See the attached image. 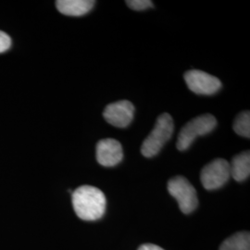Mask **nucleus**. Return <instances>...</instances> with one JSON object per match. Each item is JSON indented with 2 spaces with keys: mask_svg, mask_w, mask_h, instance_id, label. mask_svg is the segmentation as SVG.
<instances>
[{
  "mask_svg": "<svg viewBox=\"0 0 250 250\" xmlns=\"http://www.w3.org/2000/svg\"><path fill=\"white\" fill-rule=\"evenodd\" d=\"M231 177L230 163L224 159H216L201 170L200 180L207 190L223 188Z\"/></svg>",
  "mask_w": 250,
  "mask_h": 250,
  "instance_id": "39448f33",
  "label": "nucleus"
},
{
  "mask_svg": "<svg viewBox=\"0 0 250 250\" xmlns=\"http://www.w3.org/2000/svg\"><path fill=\"white\" fill-rule=\"evenodd\" d=\"M217 125L215 117L211 114H203L189 121L179 133L176 146L180 151H185L190 147L197 136L209 134Z\"/></svg>",
  "mask_w": 250,
  "mask_h": 250,
  "instance_id": "7ed1b4c3",
  "label": "nucleus"
},
{
  "mask_svg": "<svg viewBox=\"0 0 250 250\" xmlns=\"http://www.w3.org/2000/svg\"><path fill=\"white\" fill-rule=\"evenodd\" d=\"M126 4L130 9L137 11L153 8V2L150 0H128L126 1Z\"/></svg>",
  "mask_w": 250,
  "mask_h": 250,
  "instance_id": "ddd939ff",
  "label": "nucleus"
},
{
  "mask_svg": "<svg viewBox=\"0 0 250 250\" xmlns=\"http://www.w3.org/2000/svg\"><path fill=\"white\" fill-rule=\"evenodd\" d=\"M220 250H250L249 232H236L223 242Z\"/></svg>",
  "mask_w": 250,
  "mask_h": 250,
  "instance_id": "9b49d317",
  "label": "nucleus"
},
{
  "mask_svg": "<svg viewBox=\"0 0 250 250\" xmlns=\"http://www.w3.org/2000/svg\"><path fill=\"white\" fill-rule=\"evenodd\" d=\"M95 1L92 0H58V10L67 16H83L93 9Z\"/></svg>",
  "mask_w": 250,
  "mask_h": 250,
  "instance_id": "1a4fd4ad",
  "label": "nucleus"
},
{
  "mask_svg": "<svg viewBox=\"0 0 250 250\" xmlns=\"http://www.w3.org/2000/svg\"><path fill=\"white\" fill-rule=\"evenodd\" d=\"M168 191L170 196L177 200L179 208L183 213L190 214L197 208V191L184 176H175L170 179L168 183Z\"/></svg>",
  "mask_w": 250,
  "mask_h": 250,
  "instance_id": "20e7f679",
  "label": "nucleus"
},
{
  "mask_svg": "<svg viewBox=\"0 0 250 250\" xmlns=\"http://www.w3.org/2000/svg\"><path fill=\"white\" fill-rule=\"evenodd\" d=\"M234 132L241 136L250 138V111H243L239 113L233 122Z\"/></svg>",
  "mask_w": 250,
  "mask_h": 250,
  "instance_id": "f8f14e48",
  "label": "nucleus"
},
{
  "mask_svg": "<svg viewBox=\"0 0 250 250\" xmlns=\"http://www.w3.org/2000/svg\"><path fill=\"white\" fill-rule=\"evenodd\" d=\"M231 176L236 182H243L250 177V153L244 151L234 156L230 163Z\"/></svg>",
  "mask_w": 250,
  "mask_h": 250,
  "instance_id": "9d476101",
  "label": "nucleus"
},
{
  "mask_svg": "<svg viewBox=\"0 0 250 250\" xmlns=\"http://www.w3.org/2000/svg\"><path fill=\"white\" fill-rule=\"evenodd\" d=\"M134 116V105L128 100H120L105 107L103 117L109 125L118 128H125L130 125Z\"/></svg>",
  "mask_w": 250,
  "mask_h": 250,
  "instance_id": "0eeeda50",
  "label": "nucleus"
},
{
  "mask_svg": "<svg viewBox=\"0 0 250 250\" xmlns=\"http://www.w3.org/2000/svg\"><path fill=\"white\" fill-rule=\"evenodd\" d=\"M72 200L73 209L81 220L98 221L106 212L107 199L99 188L80 187L72 192Z\"/></svg>",
  "mask_w": 250,
  "mask_h": 250,
  "instance_id": "f257e3e1",
  "label": "nucleus"
},
{
  "mask_svg": "<svg viewBox=\"0 0 250 250\" xmlns=\"http://www.w3.org/2000/svg\"><path fill=\"white\" fill-rule=\"evenodd\" d=\"M11 45V39L6 33L0 31V53L5 52Z\"/></svg>",
  "mask_w": 250,
  "mask_h": 250,
  "instance_id": "4468645a",
  "label": "nucleus"
},
{
  "mask_svg": "<svg viewBox=\"0 0 250 250\" xmlns=\"http://www.w3.org/2000/svg\"><path fill=\"white\" fill-rule=\"evenodd\" d=\"M173 129V120L170 114L162 113L160 115L151 133L142 144L141 153L144 157L152 158L161 151L164 145L172 136Z\"/></svg>",
  "mask_w": 250,
  "mask_h": 250,
  "instance_id": "f03ea898",
  "label": "nucleus"
},
{
  "mask_svg": "<svg viewBox=\"0 0 250 250\" xmlns=\"http://www.w3.org/2000/svg\"><path fill=\"white\" fill-rule=\"evenodd\" d=\"M185 80L188 88L197 95H213L222 88V83L217 77L199 70L186 72Z\"/></svg>",
  "mask_w": 250,
  "mask_h": 250,
  "instance_id": "423d86ee",
  "label": "nucleus"
},
{
  "mask_svg": "<svg viewBox=\"0 0 250 250\" xmlns=\"http://www.w3.org/2000/svg\"><path fill=\"white\" fill-rule=\"evenodd\" d=\"M138 250H165L161 249V247L154 244H144Z\"/></svg>",
  "mask_w": 250,
  "mask_h": 250,
  "instance_id": "2eb2a0df",
  "label": "nucleus"
},
{
  "mask_svg": "<svg viewBox=\"0 0 250 250\" xmlns=\"http://www.w3.org/2000/svg\"><path fill=\"white\" fill-rule=\"evenodd\" d=\"M124 158L123 146L112 138L100 140L97 145V161L104 167H114Z\"/></svg>",
  "mask_w": 250,
  "mask_h": 250,
  "instance_id": "6e6552de",
  "label": "nucleus"
}]
</instances>
